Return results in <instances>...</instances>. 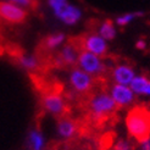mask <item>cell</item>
I'll return each mask as SVG.
<instances>
[{
  "label": "cell",
  "instance_id": "obj_1",
  "mask_svg": "<svg viewBox=\"0 0 150 150\" xmlns=\"http://www.w3.org/2000/svg\"><path fill=\"white\" fill-rule=\"evenodd\" d=\"M126 127L137 143L150 139V108L146 105L133 106L126 116Z\"/></svg>",
  "mask_w": 150,
  "mask_h": 150
},
{
  "label": "cell",
  "instance_id": "obj_2",
  "mask_svg": "<svg viewBox=\"0 0 150 150\" xmlns=\"http://www.w3.org/2000/svg\"><path fill=\"white\" fill-rule=\"evenodd\" d=\"M70 82L73 91L78 94V98H83L91 94L99 86V78L93 77L86 71L73 67L70 74ZM77 98V99H78Z\"/></svg>",
  "mask_w": 150,
  "mask_h": 150
},
{
  "label": "cell",
  "instance_id": "obj_3",
  "mask_svg": "<svg viewBox=\"0 0 150 150\" xmlns=\"http://www.w3.org/2000/svg\"><path fill=\"white\" fill-rule=\"evenodd\" d=\"M77 65L83 71H86L89 74H92V76L95 78L109 76L108 66L101 61V59L99 56H96L95 54H93V52L87 51L84 49L79 50Z\"/></svg>",
  "mask_w": 150,
  "mask_h": 150
},
{
  "label": "cell",
  "instance_id": "obj_4",
  "mask_svg": "<svg viewBox=\"0 0 150 150\" xmlns=\"http://www.w3.org/2000/svg\"><path fill=\"white\" fill-rule=\"evenodd\" d=\"M77 37H78L82 49L91 51L101 59H105L108 56V50H109L108 44L105 43V39L99 34L89 32V33H83Z\"/></svg>",
  "mask_w": 150,
  "mask_h": 150
},
{
  "label": "cell",
  "instance_id": "obj_5",
  "mask_svg": "<svg viewBox=\"0 0 150 150\" xmlns=\"http://www.w3.org/2000/svg\"><path fill=\"white\" fill-rule=\"evenodd\" d=\"M50 6L54 9V12L57 17L69 25H73L79 20L81 12L74 6L67 4V0H48Z\"/></svg>",
  "mask_w": 150,
  "mask_h": 150
},
{
  "label": "cell",
  "instance_id": "obj_6",
  "mask_svg": "<svg viewBox=\"0 0 150 150\" xmlns=\"http://www.w3.org/2000/svg\"><path fill=\"white\" fill-rule=\"evenodd\" d=\"M28 13L25 9L12 3L0 1V18L12 25L25 23Z\"/></svg>",
  "mask_w": 150,
  "mask_h": 150
},
{
  "label": "cell",
  "instance_id": "obj_7",
  "mask_svg": "<svg viewBox=\"0 0 150 150\" xmlns=\"http://www.w3.org/2000/svg\"><path fill=\"white\" fill-rule=\"evenodd\" d=\"M111 96L115 100L120 110L131 105L134 100V93L132 89L128 88L127 86L118 84V83L111 87Z\"/></svg>",
  "mask_w": 150,
  "mask_h": 150
},
{
  "label": "cell",
  "instance_id": "obj_8",
  "mask_svg": "<svg viewBox=\"0 0 150 150\" xmlns=\"http://www.w3.org/2000/svg\"><path fill=\"white\" fill-rule=\"evenodd\" d=\"M111 77L118 84L128 86L132 79L134 78V70L129 65H117L114 67V70L110 72Z\"/></svg>",
  "mask_w": 150,
  "mask_h": 150
},
{
  "label": "cell",
  "instance_id": "obj_9",
  "mask_svg": "<svg viewBox=\"0 0 150 150\" xmlns=\"http://www.w3.org/2000/svg\"><path fill=\"white\" fill-rule=\"evenodd\" d=\"M129 86L133 93L150 95V78L146 74H140V76H137V77L134 76Z\"/></svg>",
  "mask_w": 150,
  "mask_h": 150
},
{
  "label": "cell",
  "instance_id": "obj_10",
  "mask_svg": "<svg viewBox=\"0 0 150 150\" xmlns=\"http://www.w3.org/2000/svg\"><path fill=\"white\" fill-rule=\"evenodd\" d=\"M99 35L103 37L106 40H112L116 35V29L114 26V22L111 20H105L103 21L99 26Z\"/></svg>",
  "mask_w": 150,
  "mask_h": 150
},
{
  "label": "cell",
  "instance_id": "obj_11",
  "mask_svg": "<svg viewBox=\"0 0 150 150\" xmlns=\"http://www.w3.org/2000/svg\"><path fill=\"white\" fill-rule=\"evenodd\" d=\"M114 144V133H105L99 139V149L108 150Z\"/></svg>",
  "mask_w": 150,
  "mask_h": 150
},
{
  "label": "cell",
  "instance_id": "obj_12",
  "mask_svg": "<svg viewBox=\"0 0 150 150\" xmlns=\"http://www.w3.org/2000/svg\"><path fill=\"white\" fill-rule=\"evenodd\" d=\"M140 15H143V12H134V13L123 15V16H120V17L116 18V23H117L118 26H126V25H128L133 18L140 16Z\"/></svg>",
  "mask_w": 150,
  "mask_h": 150
},
{
  "label": "cell",
  "instance_id": "obj_13",
  "mask_svg": "<svg viewBox=\"0 0 150 150\" xmlns=\"http://www.w3.org/2000/svg\"><path fill=\"white\" fill-rule=\"evenodd\" d=\"M31 148L33 150H40V146H42V136H40V132L39 131H34L32 134H31Z\"/></svg>",
  "mask_w": 150,
  "mask_h": 150
},
{
  "label": "cell",
  "instance_id": "obj_14",
  "mask_svg": "<svg viewBox=\"0 0 150 150\" xmlns=\"http://www.w3.org/2000/svg\"><path fill=\"white\" fill-rule=\"evenodd\" d=\"M10 1L13 4H18L21 6H26L32 10H37L38 9V5H39V3L37 1V0H10Z\"/></svg>",
  "mask_w": 150,
  "mask_h": 150
},
{
  "label": "cell",
  "instance_id": "obj_15",
  "mask_svg": "<svg viewBox=\"0 0 150 150\" xmlns=\"http://www.w3.org/2000/svg\"><path fill=\"white\" fill-rule=\"evenodd\" d=\"M114 150H132V145L127 140L120 139L117 143L114 145Z\"/></svg>",
  "mask_w": 150,
  "mask_h": 150
},
{
  "label": "cell",
  "instance_id": "obj_16",
  "mask_svg": "<svg viewBox=\"0 0 150 150\" xmlns=\"http://www.w3.org/2000/svg\"><path fill=\"white\" fill-rule=\"evenodd\" d=\"M136 48L139 49V50H144L146 48V43L144 40H138L137 44H136Z\"/></svg>",
  "mask_w": 150,
  "mask_h": 150
},
{
  "label": "cell",
  "instance_id": "obj_17",
  "mask_svg": "<svg viewBox=\"0 0 150 150\" xmlns=\"http://www.w3.org/2000/svg\"><path fill=\"white\" fill-rule=\"evenodd\" d=\"M140 148H142V150H150V139L140 143Z\"/></svg>",
  "mask_w": 150,
  "mask_h": 150
},
{
  "label": "cell",
  "instance_id": "obj_18",
  "mask_svg": "<svg viewBox=\"0 0 150 150\" xmlns=\"http://www.w3.org/2000/svg\"><path fill=\"white\" fill-rule=\"evenodd\" d=\"M49 150H59V148H51V149H49Z\"/></svg>",
  "mask_w": 150,
  "mask_h": 150
}]
</instances>
